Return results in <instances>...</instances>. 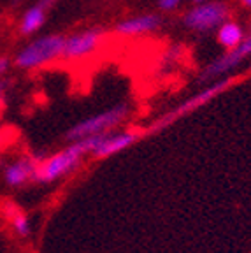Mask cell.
Instances as JSON below:
<instances>
[{
  "label": "cell",
  "instance_id": "obj_19",
  "mask_svg": "<svg viewBox=\"0 0 251 253\" xmlns=\"http://www.w3.org/2000/svg\"><path fill=\"white\" fill-rule=\"evenodd\" d=\"M195 4H202V2H206V0H193Z\"/></svg>",
  "mask_w": 251,
  "mask_h": 253
},
{
  "label": "cell",
  "instance_id": "obj_16",
  "mask_svg": "<svg viewBox=\"0 0 251 253\" xmlns=\"http://www.w3.org/2000/svg\"><path fill=\"white\" fill-rule=\"evenodd\" d=\"M7 69H9V60L5 58V56H2V58H0V76L5 74Z\"/></svg>",
  "mask_w": 251,
  "mask_h": 253
},
{
  "label": "cell",
  "instance_id": "obj_9",
  "mask_svg": "<svg viewBox=\"0 0 251 253\" xmlns=\"http://www.w3.org/2000/svg\"><path fill=\"white\" fill-rule=\"evenodd\" d=\"M164 20L162 16L155 14V12H146V14H139L133 16V18H126V20L120 21L114 32L118 36H144V34H151V32H157L162 28Z\"/></svg>",
  "mask_w": 251,
  "mask_h": 253
},
{
  "label": "cell",
  "instance_id": "obj_6",
  "mask_svg": "<svg viewBox=\"0 0 251 253\" xmlns=\"http://www.w3.org/2000/svg\"><path fill=\"white\" fill-rule=\"evenodd\" d=\"M251 56V34L246 36L236 47H230L225 55H221L218 60H214L212 63H209L204 69V72L200 74L199 81H211L212 78H218L221 74H227L228 71L236 69L237 65L244 62V60Z\"/></svg>",
  "mask_w": 251,
  "mask_h": 253
},
{
  "label": "cell",
  "instance_id": "obj_3",
  "mask_svg": "<svg viewBox=\"0 0 251 253\" xmlns=\"http://www.w3.org/2000/svg\"><path fill=\"white\" fill-rule=\"evenodd\" d=\"M130 109L126 104H118V106L111 107L107 111H102L95 116L83 120L78 125H74L71 130L67 132V139L69 141H78V139L88 137V135H98V134H107L109 130L116 128L122 125L128 116Z\"/></svg>",
  "mask_w": 251,
  "mask_h": 253
},
{
  "label": "cell",
  "instance_id": "obj_5",
  "mask_svg": "<svg viewBox=\"0 0 251 253\" xmlns=\"http://www.w3.org/2000/svg\"><path fill=\"white\" fill-rule=\"evenodd\" d=\"M230 9L225 2H202L192 7L185 14V25L190 30L206 34L220 27L228 20Z\"/></svg>",
  "mask_w": 251,
  "mask_h": 253
},
{
  "label": "cell",
  "instance_id": "obj_15",
  "mask_svg": "<svg viewBox=\"0 0 251 253\" xmlns=\"http://www.w3.org/2000/svg\"><path fill=\"white\" fill-rule=\"evenodd\" d=\"M181 5V0H158V9L160 11H174Z\"/></svg>",
  "mask_w": 251,
  "mask_h": 253
},
{
  "label": "cell",
  "instance_id": "obj_18",
  "mask_svg": "<svg viewBox=\"0 0 251 253\" xmlns=\"http://www.w3.org/2000/svg\"><path fill=\"white\" fill-rule=\"evenodd\" d=\"M241 2H243L246 7H251V0H241Z\"/></svg>",
  "mask_w": 251,
  "mask_h": 253
},
{
  "label": "cell",
  "instance_id": "obj_14",
  "mask_svg": "<svg viewBox=\"0 0 251 253\" xmlns=\"http://www.w3.org/2000/svg\"><path fill=\"white\" fill-rule=\"evenodd\" d=\"M18 213H21L20 208H18L16 204H12V202H5V204L2 206V214H4V216L7 218L9 221H11Z\"/></svg>",
  "mask_w": 251,
  "mask_h": 253
},
{
  "label": "cell",
  "instance_id": "obj_11",
  "mask_svg": "<svg viewBox=\"0 0 251 253\" xmlns=\"http://www.w3.org/2000/svg\"><path fill=\"white\" fill-rule=\"evenodd\" d=\"M46 11H47V7L41 0L36 5H32L30 9H27V12L23 14L21 23H20L21 36H30V34L39 30L44 25V21H46Z\"/></svg>",
  "mask_w": 251,
  "mask_h": 253
},
{
  "label": "cell",
  "instance_id": "obj_7",
  "mask_svg": "<svg viewBox=\"0 0 251 253\" xmlns=\"http://www.w3.org/2000/svg\"><path fill=\"white\" fill-rule=\"evenodd\" d=\"M104 30L98 27L86 28V30L72 34L71 37H65L63 42V53L62 56L67 60H78L83 56H88L98 47V42L102 39Z\"/></svg>",
  "mask_w": 251,
  "mask_h": 253
},
{
  "label": "cell",
  "instance_id": "obj_12",
  "mask_svg": "<svg viewBox=\"0 0 251 253\" xmlns=\"http://www.w3.org/2000/svg\"><path fill=\"white\" fill-rule=\"evenodd\" d=\"M216 37H218V42H220L221 46L227 47V49H230V47H236L237 44L244 39V32H243V27H241L239 23L227 20L218 27V34H216Z\"/></svg>",
  "mask_w": 251,
  "mask_h": 253
},
{
  "label": "cell",
  "instance_id": "obj_2",
  "mask_svg": "<svg viewBox=\"0 0 251 253\" xmlns=\"http://www.w3.org/2000/svg\"><path fill=\"white\" fill-rule=\"evenodd\" d=\"M63 42H65V37L56 36V34H49V36L32 41L16 55V65L20 69H28V71L44 67L62 56Z\"/></svg>",
  "mask_w": 251,
  "mask_h": 253
},
{
  "label": "cell",
  "instance_id": "obj_4",
  "mask_svg": "<svg viewBox=\"0 0 251 253\" xmlns=\"http://www.w3.org/2000/svg\"><path fill=\"white\" fill-rule=\"evenodd\" d=\"M230 83H232V79H220V81L212 83L211 86L204 88V90H200L199 93H195L193 97L186 99L185 102L181 104V106L174 107L172 111H169V113H165L164 116H160V118H158L157 122L153 123V125L149 126L148 132H149V134H153V132L164 130L165 126H169L170 123H174L176 120H179L181 116L188 115V113H192V111L199 109L200 106L208 104L209 100H212L216 97V95L221 93V91H223L225 88L230 86Z\"/></svg>",
  "mask_w": 251,
  "mask_h": 253
},
{
  "label": "cell",
  "instance_id": "obj_8",
  "mask_svg": "<svg viewBox=\"0 0 251 253\" xmlns=\"http://www.w3.org/2000/svg\"><path fill=\"white\" fill-rule=\"evenodd\" d=\"M142 137V132L139 130H125V132H113V134H102L100 141H98L97 148L91 151L93 158H107L114 153H120L125 148L132 146L137 139Z\"/></svg>",
  "mask_w": 251,
  "mask_h": 253
},
{
  "label": "cell",
  "instance_id": "obj_13",
  "mask_svg": "<svg viewBox=\"0 0 251 253\" xmlns=\"http://www.w3.org/2000/svg\"><path fill=\"white\" fill-rule=\"evenodd\" d=\"M11 223H12V229H14V232L18 234V236H21V237L30 236V232H32L30 221H28V218L25 216L23 213L16 214V216L11 220Z\"/></svg>",
  "mask_w": 251,
  "mask_h": 253
},
{
  "label": "cell",
  "instance_id": "obj_1",
  "mask_svg": "<svg viewBox=\"0 0 251 253\" xmlns=\"http://www.w3.org/2000/svg\"><path fill=\"white\" fill-rule=\"evenodd\" d=\"M100 137H102V134L88 135V137L72 141L71 144L67 148H63L62 151L51 155L49 158L41 160L32 181L47 185V183H53V181H56V179L67 176V174L74 172L79 167V164L83 162L84 155L91 153V151L97 148Z\"/></svg>",
  "mask_w": 251,
  "mask_h": 253
},
{
  "label": "cell",
  "instance_id": "obj_20",
  "mask_svg": "<svg viewBox=\"0 0 251 253\" xmlns=\"http://www.w3.org/2000/svg\"><path fill=\"white\" fill-rule=\"evenodd\" d=\"M250 71H251V67H250Z\"/></svg>",
  "mask_w": 251,
  "mask_h": 253
},
{
  "label": "cell",
  "instance_id": "obj_10",
  "mask_svg": "<svg viewBox=\"0 0 251 253\" xmlns=\"http://www.w3.org/2000/svg\"><path fill=\"white\" fill-rule=\"evenodd\" d=\"M39 162L41 160H37V158L25 157V158H21V160H18V162L11 164L4 172L5 183H7L9 186H12V188H20L25 183L32 181Z\"/></svg>",
  "mask_w": 251,
  "mask_h": 253
},
{
  "label": "cell",
  "instance_id": "obj_17",
  "mask_svg": "<svg viewBox=\"0 0 251 253\" xmlns=\"http://www.w3.org/2000/svg\"><path fill=\"white\" fill-rule=\"evenodd\" d=\"M4 90H5V83L0 81V106H2V100H4Z\"/></svg>",
  "mask_w": 251,
  "mask_h": 253
}]
</instances>
